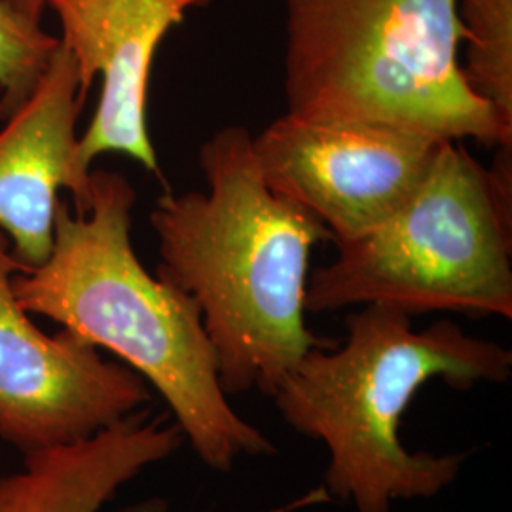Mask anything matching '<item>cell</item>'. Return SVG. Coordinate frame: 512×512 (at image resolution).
Masks as SVG:
<instances>
[{
	"label": "cell",
	"instance_id": "obj_2",
	"mask_svg": "<svg viewBox=\"0 0 512 512\" xmlns=\"http://www.w3.org/2000/svg\"><path fill=\"white\" fill-rule=\"evenodd\" d=\"M135 202L124 173L92 169L86 213L61 198L52 253L12 277L19 306L137 372L164 397L184 440L211 471L230 473L241 458L274 456L272 440L241 418L224 393L194 298L150 274L135 253Z\"/></svg>",
	"mask_w": 512,
	"mask_h": 512
},
{
	"label": "cell",
	"instance_id": "obj_12",
	"mask_svg": "<svg viewBox=\"0 0 512 512\" xmlns=\"http://www.w3.org/2000/svg\"><path fill=\"white\" fill-rule=\"evenodd\" d=\"M59 37L46 33L0 0V120L29 99L48 67Z\"/></svg>",
	"mask_w": 512,
	"mask_h": 512
},
{
	"label": "cell",
	"instance_id": "obj_4",
	"mask_svg": "<svg viewBox=\"0 0 512 512\" xmlns=\"http://www.w3.org/2000/svg\"><path fill=\"white\" fill-rule=\"evenodd\" d=\"M287 112L512 148L459 67L458 0H281Z\"/></svg>",
	"mask_w": 512,
	"mask_h": 512
},
{
	"label": "cell",
	"instance_id": "obj_8",
	"mask_svg": "<svg viewBox=\"0 0 512 512\" xmlns=\"http://www.w3.org/2000/svg\"><path fill=\"white\" fill-rule=\"evenodd\" d=\"M211 0H48L73 55L82 92L101 78L99 103L78 141L84 171L101 154H126L164 183L147 124L148 84L169 31Z\"/></svg>",
	"mask_w": 512,
	"mask_h": 512
},
{
	"label": "cell",
	"instance_id": "obj_10",
	"mask_svg": "<svg viewBox=\"0 0 512 512\" xmlns=\"http://www.w3.org/2000/svg\"><path fill=\"white\" fill-rule=\"evenodd\" d=\"M183 442L175 421L145 406L88 439L25 454L19 471L0 475V512H99ZM122 512H169V503L148 497Z\"/></svg>",
	"mask_w": 512,
	"mask_h": 512
},
{
	"label": "cell",
	"instance_id": "obj_5",
	"mask_svg": "<svg viewBox=\"0 0 512 512\" xmlns=\"http://www.w3.org/2000/svg\"><path fill=\"white\" fill-rule=\"evenodd\" d=\"M336 247L310 272L306 313L378 304L511 319L512 148L486 169L463 141H444L399 211Z\"/></svg>",
	"mask_w": 512,
	"mask_h": 512
},
{
	"label": "cell",
	"instance_id": "obj_7",
	"mask_svg": "<svg viewBox=\"0 0 512 512\" xmlns=\"http://www.w3.org/2000/svg\"><path fill=\"white\" fill-rule=\"evenodd\" d=\"M25 268L0 232V440L25 456L88 439L145 408L150 385L129 366L61 329H38L12 277Z\"/></svg>",
	"mask_w": 512,
	"mask_h": 512
},
{
	"label": "cell",
	"instance_id": "obj_3",
	"mask_svg": "<svg viewBox=\"0 0 512 512\" xmlns=\"http://www.w3.org/2000/svg\"><path fill=\"white\" fill-rule=\"evenodd\" d=\"M340 346L313 348L272 393L283 421L325 444V488L355 512H391L395 501L431 499L456 482L467 454L410 452L404 412L433 380L467 391L511 380L512 351L439 319L412 327L408 313L368 304L346 319Z\"/></svg>",
	"mask_w": 512,
	"mask_h": 512
},
{
	"label": "cell",
	"instance_id": "obj_6",
	"mask_svg": "<svg viewBox=\"0 0 512 512\" xmlns=\"http://www.w3.org/2000/svg\"><path fill=\"white\" fill-rule=\"evenodd\" d=\"M444 141L370 122H311L281 114L253 135L275 194L319 220L334 243L359 238L399 211Z\"/></svg>",
	"mask_w": 512,
	"mask_h": 512
},
{
	"label": "cell",
	"instance_id": "obj_13",
	"mask_svg": "<svg viewBox=\"0 0 512 512\" xmlns=\"http://www.w3.org/2000/svg\"><path fill=\"white\" fill-rule=\"evenodd\" d=\"M6 6L16 10L21 16H25L31 21L40 23L44 10L48 8V0H2Z\"/></svg>",
	"mask_w": 512,
	"mask_h": 512
},
{
	"label": "cell",
	"instance_id": "obj_1",
	"mask_svg": "<svg viewBox=\"0 0 512 512\" xmlns=\"http://www.w3.org/2000/svg\"><path fill=\"white\" fill-rule=\"evenodd\" d=\"M198 164L207 192L167 190L150 213L156 275L198 304L224 393L272 397L310 349L332 344L306 325L311 251L332 238L264 181L249 129L215 131Z\"/></svg>",
	"mask_w": 512,
	"mask_h": 512
},
{
	"label": "cell",
	"instance_id": "obj_9",
	"mask_svg": "<svg viewBox=\"0 0 512 512\" xmlns=\"http://www.w3.org/2000/svg\"><path fill=\"white\" fill-rule=\"evenodd\" d=\"M73 55L59 46L29 99L0 129V232L27 270L46 262L54 247L59 190L86 213L90 175L78 162V118L86 103Z\"/></svg>",
	"mask_w": 512,
	"mask_h": 512
},
{
	"label": "cell",
	"instance_id": "obj_11",
	"mask_svg": "<svg viewBox=\"0 0 512 512\" xmlns=\"http://www.w3.org/2000/svg\"><path fill=\"white\" fill-rule=\"evenodd\" d=\"M467 88L512 129V0H458Z\"/></svg>",
	"mask_w": 512,
	"mask_h": 512
}]
</instances>
